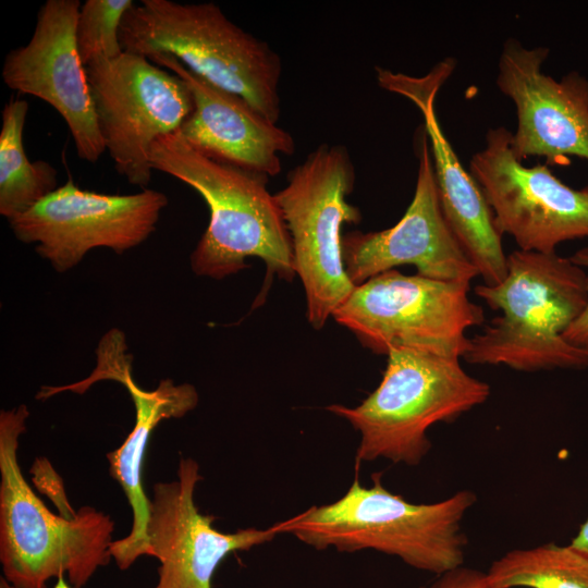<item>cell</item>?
<instances>
[{
  "label": "cell",
  "instance_id": "obj_12",
  "mask_svg": "<svg viewBox=\"0 0 588 588\" xmlns=\"http://www.w3.org/2000/svg\"><path fill=\"white\" fill-rule=\"evenodd\" d=\"M133 356L126 336L118 328L106 332L96 348V366L88 377L74 383L52 387L61 392L85 393L93 384L111 380L122 384L135 407V424L123 443L107 454L109 473L123 489L133 513L130 534L110 546V553L120 569H127L142 555H149L148 522L150 499L143 483V468L148 440L164 419L181 418L198 404V392L189 383L175 384L163 379L154 390H144L132 376Z\"/></svg>",
  "mask_w": 588,
  "mask_h": 588
},
{
  "label": "cell",
  "instance_id": "obj_25",
  "mask_svg": "<svg viewBox=\"0 0 588 588\" xmlns=\"http://www.w3.org/2000/svg\"><path fill=\"white\" fill-rule=\"evenodd\" d=\"M571 543L588 551V519L580 526L577 535L573 538Z\"/></svg>",
  "mask_w": 588,
  "mask_h": 588
},
{
  "label": "cell",
  "instance_id": "obj_13",
  "mask_svg": "<svg viewBox=\"0 0 588 588\" xmlns=\"http://www.w3.org/2000/svg\"><path fill=\"white\" fill-rule=\"evenodd\" d=\"M417 144L415 193L401 220L385 230L342 236L344 268L355 286L402 265L440 281L470 283L478 277L442 212L425 130Z\"/></svg>",
  "mask_w": 588,
  "mask_h": 588
},
{
  "label": "cell",
  "instance_id": "obj_15",
  "mask_svg": "<svg viewBox=\"0 0 588 588\" xmlns=\"http://www.w3.org/2000/svg\"><path fill=\"white\" fill-rule=\"evenodd\" d=\"M81 7L78 0H47L30 40L7 54L1 76L12 90L49 103L66 122L77 156L94 163L106 146L76 48Z\"/></svg>",
  "mask_w": 588,
  "mask_h": 588
},
{
  "label": "cell",
  "instance_id": "obj_21",
  "mask_svg": "<svg viewBox=\"0 0 588 588\" xmlns=\"http://www.w3.org/2000/svg\"><path fill=\"white\" fill-rule=\"evenodd\" d=\"M132 0H86L76 22L75 40L82 63L97 58L113 59L124 50L120 42V27Z\"/></svg>",
  "mask_w": 588,
  "mask_h": 588
},
{
  "label": "cell",
  "instance_id": "obj_20",
  "mask_svg": "<svg viewBox=\"0 0 588 588\" xmlns=\"http://www.w3.org/2000/svg\"><path fill=\"white\" fill-rule=\"evenodd\" d=\"M486 576L493 588H588V551L572 543L513 549Z\"/></svg>",
  "mask_w": 588,
  "mask_h": 588
},
{
  "label": "cell",
  "instance_id": "obj_23",
  "mask_svg": "<svg viewBox=\"0 0 588 588\" xmlns=\"http://www.w3.org/2000/svg\"><path fill=\"white\" fill-rule=\"evenodd\" d=\"M418 588H493L486 573L464 565L437 575L429 585Z\"/></svg>",
  "mask_w": 588,
  "mask_h": 588
},
{
  "label": "cell",
  "instance_id": "obj_24",
  "mask_svg": "<svg viewBox=\"0 0 588 588\" xmlns=\"http://www.w3.org/2000/svg\"><path fill=\"white\" fill-rule=\"evenodd\" d=\"M569 259L575 265L588 269V247L579 249ZM562 335L567 343L588 351V303Z\"/></svg>",
  "mask_w": 588,
  "mask_h": 588
},
{
  "label": "cell",
  "instance_id": "obj_22",
  "mask_svg": "<svg viewBox=\"0 0 588 588\" xmlns=\"http://www.w3.org/2000/svg\"><path fill=\"white\" fill-rule=\"evenodd\" d=\"M34 476V482L38 489L47 493L58 505L60 515L73 517L76 512L70 505L64 492L61 477L46 458H37L30 469Z\"/></svg>",
  "mask_w": 588,
  "mask_h": 588
},
{
  "label": "cell",
  "instance_id": "obj_4",
  "mask_svg": "<svg viewBox=\"0 0 588 588\" xmlns=\"http://www.w3.org/2000/svg\"><path fill=\"white\" fill-rule=\"evenodd\" d=\"M26 405L0 413V562L3 577L17 588H46L66 575L83 588L111 560L114 522L91 506L69 518L52 513L35 494L17 460L26 429Z\"/></svg>",
  "mask_w": 588,
  "mask_h": 588
},
{
  "label": "cell",
  "instance_id": "obj_2",
  "mask_svg": "<svg viewBox=\"0 0 588 588\" xmlns=\"http://www.w3.org/2000/svg\"><path fill=\"white\" fill-rule=\"evenodd\" d=\"M381 476L373 474L370 487L362 486L356 476L335 502L278 522L279 534L293 535L318 550H376L436 575L464 565L468 540L462 522L476 503V493L460 490L439 502L412 503L387 490Z\"/></svg>",
  "mask_w": 588,
  "mask_h": 588
},
{
  "label": "cell",
  "instance_id": "obj_3",
  "mask_svg": "<svg viewBox=\"0 0 588 588\" xmlns=\"http://www.w3.org/2000/svg\"><path fill=\"white\" fill-rule=\"evenodd\" d=\"M150 163L194 188L209 208L208 226L191 255L196 275L220 280L257 257L268 277L294 278L291 236L268 177L204 156L179 131L154 142Z\"/></svg>",
  "mask_w": 588,
  "mask_h": 588
},
{
  "label": "cell",
  "instance_id": "obj_16",
  "mask_svg": "<svg viewBox=\"0 0 588 588\" xmlns=\"http://www.w3.org/2000/svg\"><path fill=\"white\" fill-rule=\"evenodd\" d=\"M454 68L455 61L446 58L424 77L382 68L376 71L383 89L408 98L420 110L445 220L478 275L483 279V284L498 285L507 274L502 234L480 186L461 163L437 117V94Z\"/></svg>",
  "mask_w": 588,
  "mask_h": 588
},
{
  "label": "cell",
  "instance_id": "obj_9",
  "mask_svg": "<svg viewBox=\"0 0 588 588\" xmlns=\"http://www.w3.org/2000/svg\"><path fill=\"white\" fill-rule=\"evenodd\" d=\"M97 124L119 174L146 187L154 142L177 132L194 102L186 84L149 59L123 51L85 65Z\"/></svg>",
  "mask_w": 588,
  "mask_h": 588
},
{
  "label": "cell",
  "instance_id": "obj_8",
  "mask_svg": "<svg viewBox=\"0 0 588 588\" xmlns=\"http://www.w3.org/2000/svg\"><path fill=\"white\" fill-rule=\"evenodd\" d=\"M469 284L393 269L356 285L332 317L376 354L409 347L462 357L466 330L485 321Z\"/></svg>",
  "mask_w": 588,
  "mask_h": 588
},
{
  "label": "cell",
  "instance_id": "obj_6",
  "mask_svg": "<svg viewBox=\"0 0 588 588\" xmlns=\"http://www.w3.org/2000/svg\"><path fill=\"white\" fill-rule=\"evenodd\" d=\"M387 356L379 385L359 405L327 407L360 434L356 467L377 458L418 465L431 449V426L454 421L490 395V385L469 376L461 357L409 347Z\"/></svg>",
  "mask_w": 588,
  "mask_h": 588
},
{
  "label": "cell",
  "instance_id": "obj_18",
  "mask_svg": "<svg viewBox=\"0 0 588 588\" xmlns=\"http://www.w3.org/2000/svg\"><path fill=\"white\" fill-rule=\"evenodd\" d=\"M169 69L188 87L194 107L179 133L204 156L266 177L281 171L280 155L295 151L293 136L269 121L242 97L223 90L188 70L175 57L148 58Z\"/></svg>",
  "mask_w": 588,
  "mask_h": 588
},
{
  "label": "cell",
  "instance_id": "obj_5",
  "mask_svg": "<svg viewBox=\"0 0 588 588\" xmlns=\"http://www.w3.org/2000/svg\"><path fill=\"white\" fill-rule=\"evenodd\" d=\"M124 51L150 58L167 53L210 84L245 99L277 123L281 60L270 46L231 22L211 2L142 0L120 27Z\"/></svg>",
  "mask_w": 588,
  "mask_h": 588
},
{
  "label": "cell",
  "instance_id": "obj_1",
  "mask_svg": "<svg viewBox=\"0 0 588 588\" xmlns=\"http://www.w3.org/2000/svg\"><path fill=\"white\" fill-rule=\"evenodd\" d=\"M474 291L501 315L468 339L466 362L527 372L588 367V351L562 335L588 303L587 272L569 258L515 250L500 284Z\"/></svg>",
  "mask_w": 588,
  "mask_h": 588
},
{
  "label": "cell",
  "instance_id": "obj_10",
  "mask_svg": "<svg viewBox=\"0 0 588 588\" xmlns=\"http://www.w3.org/2000/svg\"><path fill=\"white\" fill-rule=\"evenodd\" d=\"M167 205V196L155 189L101 194L82 189L69 179L9 223L20 242L35 244L41 258L65 272L94 248L122 254L138 246L155 232Z\"/></svg>",
  "mask_w": 588,
  "mask_h": 588
},
{
  "label": "cell",
  "instance_id": "obj_11",
  "mask_svg": "<svg viewBox=\"0 0 588 588\" xmlns=\"http://www.w3.org/2000/svg\"><path fill=\"white\" fill-rule=\"evenodd\" d=\"M512 133L490 128L485 147L470 160L501 234L520 250L555 253L559 244L588 236V192L574 189L543 164L525 167L511 148Z\"/></svg>",
  "mask_w": 588,
  "mask_h": 588
},
{
  "label": "cell",
  "instance_id": "obj_14",
  "mask_svg": "<svg viewBox=\"0 0 588 588\" xmlns=\"http://www.w3.org/2000/svg\"><path fill=\"white\" fill-rule=\"evenodd\" d=\"M548 56L547 47L526 48L514 38L504 42L497 86L516 107L512 151L519 161L530 156L549 164L569 156L588 161V79L574 71L555 81L542 72Z\"/></svg>",
  "mask_w": 588,
  "mask_h": 588
},
{
  "label": "cell",
  "instance_id": "obj_19",
  "mask_svg": "<svg viewBox=\"0 0 588 588\" xmlns=\"http://www.w3.org/2000/svg\"><path fill=\"white\" fill-rule=\"evenodd\" d=\"M28 102L10 99L1 112L0 215L11 220L58 188V171L44 160H28L23 131Z\"/></svg>",
  "mask_w": 588,
  "mask_h": 588
},
{
  "label": "cell",
  "instance_id": "obj_17",
  "mask_svg": "<svg viewBox=\"0 0 588 588\" xmlns=\"http://www.w3.org/2000/svg\"><path fill=\"white\" fill-rule=\"evenodd\" d=\"M201 479L198 463L182 457L176 479L154 486L147 534L149 555L159 561L156 588H211V578L228 554L280 535L277 523L266 529H216V517L201 514L194 502Z\"/></svg>",
  "mask_w": 588,
  "mask_h": 588
},
{
  "label": "cell",
  "instance_id": "obj_26",
  "mask_svg": "<svg viewBox=\"0 0 588 588\" xmlns=\"http://www.w3.org/2000/svg\"><path fill=\"white\" fill-rule=\"evenodd\" d=\"M0 588H17L11 585L3 576L0 578ZM53 588H71V585L65 580V575H60L57 577V583Z\"/></svg>",
  "mask_w": 588,
  "mask_h": 588
},
{
  "label": "cell",
  "instance_id": "obj_7",
  "mask_svg": "<svg viewBox=\"0 0 588 588\" xmlns=\"http://www.w3.org/2000/svg\"><path fill=\"white\" fill-rule=\"evenodd\" d=\"M355 183L352 159L342 145L322 144L292 169L287 185L274 194L285 220L295 273L304 286L307 319L321 329L355 285L342 256V225L358 223L347 201Z\"/></svg>",
  "mask_w": 588,
  "mask_h": 588
}]
</instances>
